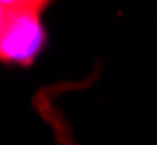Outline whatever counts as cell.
<instances>
[{
	"mask_svg": "<svg viewBox=\"0 0 157 145\" xmlns=\"http://www.w3.org/2000/svg\"><path fill=\"white\" fill-rule=\"evenodd\" d=\"M47 42L42 12L7 9V19L0 33V63L31 66Z\"/></svg>",
	"mask_w": 157,
	"mask_h": 145,
	"instance_id": "1",
	"label": "cell"
},
{
	"mask_svg": "<svg viewBox=\"0 0 157 145\" xmlns=\"http://www.w3.org/2000/svg\"><path fill=\"white\" fill-rule=\"evenodd\" d=\"M54 0H0L5 9H28V12H45Z\"/></svg>",
	"mask_w": 157,
	"mask_h": 145,
	"instance_id": "2",
	"label": "cell"
},
{
	"mask_svg": "<svg viewBox=\"0 0 157 145\" xmlns=\"http://www.w3.org/2000/svg\"><path fill=\"white\" fill-rule=\"evenodd\" d=\"M5 19H7V9L0 5V33H2V26H5Z\"/></svg>",
	"mask_w": 157,
	"mask_h": 145,
	"instance_id": "3",
	"label": "cell"
}]
</instances>
